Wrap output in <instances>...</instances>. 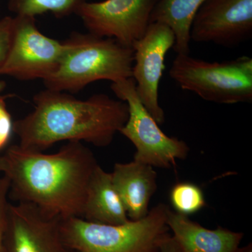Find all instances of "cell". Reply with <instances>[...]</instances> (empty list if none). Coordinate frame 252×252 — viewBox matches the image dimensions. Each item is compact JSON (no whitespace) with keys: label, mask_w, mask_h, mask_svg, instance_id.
<instances>
[{"label":"cell","mask_w":252,"mask_h":252,"mask_svg":"<svg viewBox=\"0 0 252 252\" xmlns=\"http://www.w3.org/2000/svg\"><path fill=\"white\" fill-rule=\"evenodd\" d=\"M0 159L12 200L49 217L83 218L88 186L98 163L82 142H67L51 154L15 144Z\"/></svg>","instance_id":"1"},{"label":"cell","mask_w":252,"mask_h":252,"mask_svg":"<svg viewBox=\"0 0 252 252\" xmlns=\"http://www.w3.org/2000/svg\"><path fill=\"white\" fill-rule=\"evenodd\" d=\"M34 109L14 123L13 131L23 149L44 152L63 141L109 146L128 119L126 102L106 94L76 98L46 89L33 97Z\"/></svg>","instance_id":"2"},{"label":"cell","mask_w":252,"mask_h":252,"mask_svg":"<svg viewBox=\"0 0 252 252\" xmlns=\"http://www.w3.org/2000/svg\"><path fill=\"white\" fill-rule=\"evenodd\" d=\"M57 70L43 81L46 89L76 94L94 81L132 77L134 50L109 38L73 33Z\"/></svg>","instance_id":"3"},{"label":"cell","mask_w":252,"mask_h":252,"mask_svg":"<svg viewBox=\"0 0 252 252\" xmlns=\"http://www.w3.org/2000/svg\"><path fill=\"white\" fill-rule=\"evenodd\" d=\"M170 207L158 204L142 220L123 224L93 223L79 217L61 219L60 231L68 249L77 252H160L170 235Z\"/></svg>","instance_id":"4"},{"label":"cell","mask_w":252,"mask_h":252,"mask_svg":"<svg viewBox=\"0 0 252 252\" xmlns=\"http://www.w3.org/2000/svg\"><path fill=\"white\" fill-rule=\"evenodd\" d=\"M182 90L219 104L252 102V59L241 56L208 62L189 54H177L169 71Z\"/></svg>","instance_id":"5"},{"label":"cell","mask_w":252,"mask_h":252,"mask_svg":"<svg viewBox=\"0 0 252 252\" xmlns=\"http://www.w3.org/2000/svg\"><path fill=\"white\" fill-rule=\"evenodd\" d=\"M111 89L128 107V119L119 132L135 146L134 160L167 169L187 157L190 150L187 144L164 133L144 107L136 92L133 78L112 83Z\"/></svg>","instance_id":"6"},{"label":"cell","mask_w":252,"mask_h":252,"mask_svg":"<svg viewBox=\"0 0 252 252\" xmlns=\"http://www.w3.org/2000/svg\"><path fill=\"white\" fill-rule=\"evenodd\" d=\"M67 49V41L61 42L42 34L36 27L35 18L16 16L9 52L0 69V77L45 80L57 70Z\"/></svg>","instance_id":"7"},{"label":"cell","mask_w":252,"mask_h":252,"mask_svg":"<svg viewBox=\"0 0 252 252\" xmlns=\"http://www.w3.org/2000/svg\"><path fill=\"white\" fill-rule=\"evenodd\" d=\"M158 0H104L86 1L75 14L80 17L89 33L109 38L127 47L145 34L151 16Z\"/></svg>","instance_id":"8"},{"label":"cell","mask_w":252,"mask_h":252,"mask_svg":"<svg viewBox=\"0 0 252 252\" xmlns=\"http://www.w3.org/2000/svg\"><path fill=\"white\" fill-rule=\"evenodd\" d=\"M175 36L164 23H151L145 34L134 44L132 78L136 92L149 114L160 125L165 122V112L159 103V85L165 69V59L173 48Z\"/></svg>","instance_id":"9"},{"label":"cell","mask_w":252,"mask_h":252,"mask_svg":"<svg viewBox=\"0 0 252 252\" xmlns=\"http://www.w3.org/2000/svg\"><path fill=\"white\" fill-rule=\"evenodd\" d=\"M252 37V0H206L190 29V41L233 48Z\"/></svg>","instance_id":"10"},{"label":"cell","mask_w":252,"mask_h":252,"mask_svg":"<svg viewBox=\"0 0 252 252\" xmlns=\"http://www.w3.org/2000/svg\"><path fill=\"white\" fill-rule=\"evenodd\" d=\"M60 217L31 204L9 203L6 252H69L60 231Z\"/></svg>","instance_id":"11"},{"label":"cell","mask_w":252,"mask_h":252,"mask_svg":"<svg viewBox=\"0 0 252 252\" xmlns=\"http://www.w3.org/2000/svg\"><path fill=\"white\" fill-rule=\"evenodd\" d=\"M154 168L135 160L114 165L111 173L113 185L131 220H142L149 213L151 199L157 189Z\"/></svg>","instance_id":"12"},{"label":"cell","mask_w":252,"mask_h":252,"mask_svg":"<svg viewBox=\"0 0 252 252\" xmlns=\"http://www.w3.org/2000/svg\"><path fill=\"white\" fill-rule=\"evenodd\" d=\"M167 225L183 252H236L244 236L221 227L208 229L170 209Z\"/></svg>","instance_id":"13"},{"label":"cell","mask_w":252,"mask_h":252,"mask_svg":"<svg viewBox=\"0 0 252 252\" xmlns=\"http://www.w3.org/2000/svg\"><path fill=\"white\" fill-rule=\"evenodd\" d=\"M82 219L108 225L123 224L130 220L113 185L111 173L99 165L88 186Z\"/></svg>","instance_id":"14"},{"label":"cell","mask_w":252,"mask_h":252,"mask_svg":"<svg viewBox=\"0 0 252 252\" xmlns=\"http://www.w3.org/2000/svg\"><path fill=\"white\" fill-rule=\"evenodd\" d=\"M206 0H158L151 16V23H164L175 36L173 49L177 54H190L192 21Z\"/></svg>","instance_id":"15"},{"label":"cell","mask_w":252,"mask_h":252,"mask_svg":"<svg viewBox=\"0 0 252 252\" xmlns=\"http://www.w3.org/2000/svg\"><path fill=\"white\" fill-rule=\"evenodd\" d=\"M89 0H11L10 9L16 16H31L51 13L56 17H64L76 13L83 3Z\"/></svg>","instance_id":"16"},{"label":"cell","mask_w":252,"mask_h":252,"mask_svg":"<svg viewBox=\"0 0 252 252\" xmlns=\"http://www.w3.org/2000/svg\"><path fill=\"white\" fill-rule=\"evenodd\" d=\"M170 200L175 212L187 217L200 212L206 205L203 190L190 182L176 184L170 190Z\"/></svg>","instance_id":"17"},{"label":"cell","mask_w":252,"mask_h":252,"mask_svg":"<svg viewBox=\"0 0 252 252\" xmlns=\"http://www.w3.org/2000/svg\"><path fill=\"white\" fill-rule=\"evenodd\" d=\"M9 193V181L3 175L0 177V252H6Z\"/></svg>","instance_id":"18"},{"label":"cell","mask_w":252,"mask_h":252,"mask_svg":"<svg viewBox=\"0 0 252 252\" xmlns=\"http://www.w3.org/2000/svg\"><path fill=\"white\" fill-rule=\"evenodd\" d=\"M13 24L14 18L5 17L0 19V69L2 67L9 52Z\"/></svg>","instance_id":"19"},{"label":"cell","mask_w":252,"mask_h":252,"mask_svg":"<svg viewBox=\"0 0 252 252\" xmlns=\"http://www.w3.org/2000/svg\"><path fill=\"white\" fill-rule=\"evenodd\" d=\"M14 127L5 99L0 100V150L8 144Z\"/></svg>","instance_id":"20"},{"label":"cell","mask_w":252,"mask_h":252,"mask_svg":"<svg viewBox=\"0 0 252 252\" xmlns=\"http://www.w3.org/2000/svg\"><path fill=\"white\" fill-rule=\"evenodd\" d=\"M160 252H183L172 235H170L162 244Z\"/></svg>","instance_id":"21"},{"label":"cell","mask_w":252,"mask_h":252,"mask_svg":"<svg viewBox=\"0 0 252 252\" xmlns=\"http://www.w3.org/2000/svg\"><path fill=\"white\" fill-rule=\"evenodd\" d=\"M5 88H6V82L4 81L0 80V100L6 99L9 97L8 95H4Z\"/></svg>","instance_id":"22"},{"label":"cell","mask_w":252,"mask_h":252,"mask_svg":"<svg viewBox=\"0 0 252 252\" xmlns=\"http://www.w3.org/2000/svg\"><path fill=\"white\" fill-rule=\"evenodd\" d=\"M236 252H252V243L249 244V245L244 247V248H239Z\"/></svg>","instance_id":"23"},{"label":"cell","mask_w":252,"mask_h":252,"mask_svg":"<svg viewBox=\"0 0 252 252\" xmlns=\"http://www.w3.org/2000/svg\"><path fill=\"white\" fill-rule=\"evenodd\" d=\"M2 172V165H1V159H0V173Z\"/></svg>","instance_id":"24"},{"label":"cell","mask_w":252,"mask_h":252,"mask_svg":"<svg viewBox=\"0 0 252 252\" xmlns=\"http://www.w3.org/2000/svg\"><path fill=\"white\" fill-rule=\"evenodd\" d=\"M77 252L74 251V250H70V252Z\"/></svg>","instance_id":"25"}]
</instances>
